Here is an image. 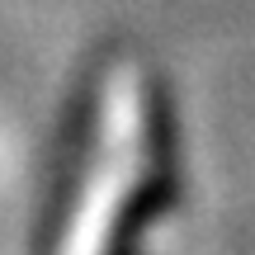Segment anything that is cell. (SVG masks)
<instances>
[{
    "label": "cell",
    "mask_w": 255,
    "mask_h": 255,
    "mask_svg": "<svg viewBox=\"0 0 255 255\" xmlns=\"http://www.w3.org/2000/svg\"><path fill=\"white\" fill-rule=\"evenodd\" d=\"M180 199V161H142V180L128 184L104 232L100 255H146V232Z\"/></svg>",
    "instance_id": "obj_2"
},
{
    "label": "cell",
    "mask_w": 255,
    "mask_h": 255,
    "mask_svg": "<svg viewBox=\"0 0 255 255\" xmlns=\"http://www.w3.org/2000/svg\"><path fill=\"white\" fill-rule=\"evenodd\" d=\"M100 71H81L66 90V104L57 114L52 151H47L43 180H38L33 227H28V255H62L66 232L76 222L85 180H90L95 151H100Z\"/></svg>",
    "instance_id": "obj_1"
}]
</instances>
